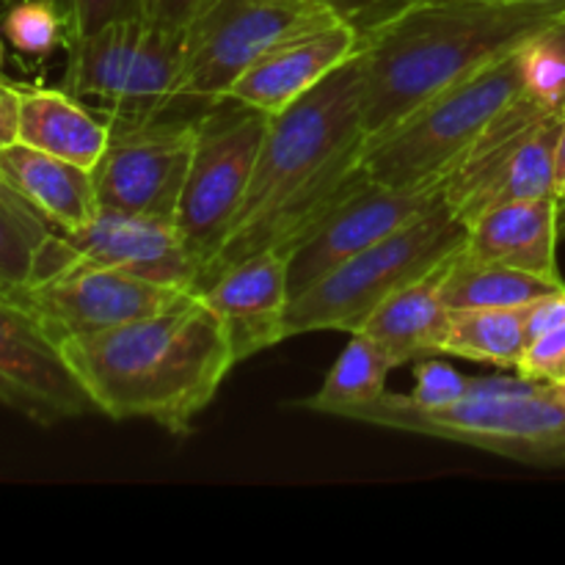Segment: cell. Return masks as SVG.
<instances>
[{"instance_id":"4316f807","label":"cell","mask_w":565,"mask_h":565,"mask_svg":"<svg viewBox=\"0 0 565 565\" xmlns=\"http://www.w3.org/2000/svg\"><path fill=\"white\" fill-rule=\"evenodd\" d=\"M527 86L552 108L565 105V11L527 42Z\"/></svg>"},{"instance_id":"e575fe53","label":"cell","mask_w":565,"mask_h":565,"mask_svg":"<svg viewBox=\"0 0 565 565\" xmlns=\"http://www.w3.org/2000/svg\"><path fill=\"white\" fill-rule=\"evenodd\" d=\"M480 3H535V6H565V0H480Z\"/></svg>"},{"instance_id":"3957f363","label":"cell","mask_w":565,"mask_h":565,"mask_svg":"<svg viewBox=\"0 0 565 565\" xmlns=\"http://www.w3.org/2000/svg\"><path fill=\"white\" fill-rule=\"evenodd\" d=\"M565 6L403 0L362 31V125L381 136L414 108L533 42Z\"/></svg>"},{"instance_id":"4fadbf2b","label":"cell","mask_w":565,"mask_h":565,"mask_svg":"<svg viewBox=\"0 0 565 565\" xmlns=\"http://www.w3.org/2000/svg\"><path fill=\"white\" fill-rule=\"evenodd\" d=\"M441 199V185L397 191L367 180L287 257L290 292H303L337 265L348 263L359 252L428 213Z\"/></svg>"},{"instance_id":"ffe728a7","label":"cell","mask_w":565,"mask_h":565,"mask_svg":"<svg viewBox=\"0 0 565 565\" xmlns=\"http://www.w3.org/2000/svg\"><path fill=\"white\" fill-rule=\"evenodd\" d=\"M445 265L441 263L423 279L401 287L359 329L373 337L395 359L397 367L445 353L450 331V307L441 292Z\"/></svg>"},{"instance_id":"5b68a950","label":"cell","mask_w":565,"mask_h":565,"mask_svg":"<svg viewBox=\"0 0 565 565\" xmlns=\"http://www.w3.org/2000/svg\"><path fill=\"white\" fill-rule=\"evenodd\" d=\"M527 81L524 44L447 86L381 136L367 138L364 174L397 191L441 185L522 97Z\"/></svg>"},{"instance_id":"836d02e7","label":"cell","mask_w":565,"mask_h":565,"mask_svg":"<svg viewBox=\"0 0 565 565\" xmlns=\"http://www.w3.org/2000/svg\"><path fill=\"white\" fill-rule=\"evenodd\" d=\"M555 199L565 202V105L561 108V130H557L555 147Z\"/></svg>"},{"instance_id":"603a6c76","label":"cell","mask_w":565,"mask_h":565,"mask_svg":"<svg viewBox=\"0 0 565 565\" xmlns=\"http://www.w3.org/2000/svg\"><path fill=\"white\" fill-rule=\"evenodd\" d=\"M392 370H397L395 359L373 337L364 331H351V340L326 375L323 386L312 397L296 401V406L303 412L342 417L348 408L384 395Z\"/></svg>"},{"instance_id":"74e56055","label":"cell","mask_w":565,"mask_h":565,"mask_svg":"<svg viewBox=\"0 0 565 565\" xmlns=\"http://www.w3.org/2000/svg\"><path fill=\"white\" fill-rule=\"evenodd\" d=\"M326 3H334V6H340L342 0H326ZM340 9H342V6H340Z\"/></svg>"},{"instance_id":"f546056e","label":"cell","mask_w":565,"mask_h":565,"mask_svg":"<svg viewBox=\"0 0 565 565\" xmlns=\"http://www.w3.org/2000/svg\"><path fill=\"white\" fill-rule=\"evenodd\" d=\"M565 359V323L550 331H541L524 348L516 364V373L524 379H550Z\"/></svg>"},{"instance_id":"52a82bcc","label":"cell","mask_w":565,"mask_h":565,"mask_svg":"<svg viewBox=\"0 0 565 565\" xmlns=\"http://www.w3.org/2000/svg\"><path fill=\"white\" fill-rule=\"evenodd\" d=\"M185 31L154 25L147 17L119 20L66 44L64 92L97 99L105 116L143 119L182 103Z\"/></svg>"},{"instance_id":"1f68e13d","label":"cell","mask_w":565,"mask_h":565,"mask_svg":"<svg viewBox=\"0 0 565 565\" xmlns=\"http://www.w3.org/2000/svg\"><path fill=\"white\" fill-rule=\"evenodd\" d=\"M0 406H6V408H11V412L22 414V417H28L31 423H36V425H50L44 408L39 406V403L33 401L31 395H25L20 386L11 384V381L6 379L3 373H0Z\"/></svg>"},{"instance_id":"7402d4cb","label":"cell","mask_w":565,"mask_h":565,"mask_svg":"<svg viewBox=\"0 0 565 565\" xmlns=\"http://www.w3.org/2000/svg\"><path fill=\"white\" fill-rule=\"evenodd\" d=\"M565 281H552L527 270L497 263H480L463 254H452L441 276V292L450 309L472 307H527L539 298L563 290Z\"/></svg>"},{"instance_id":"d6986e66","label":"cell","mask_w":565,"mask_h":565,"mask_svg":"<svg viewBox=\"0 0 565 565\" xmlns=\"http://www.w3.org/2000/svg\"><path fill=\"white\" fill-rule=\"evenodd\" d=\"M0 182L20 193L55 230H77L99 210L92 169L22 141L0 147Z\"/></svg>"},{"instance_id":"6da1fadb","label":"cell","mask_w":565,"mask_h":565,"mask_svg":"<svg viewBox=\"0 0 565 565\" xmlns=\"http://www.w3.org/2000/svg\"><path fill=\"white\" fill-rule=\"evenodd\" d=\"M364 143L362 58L356 50L307 97L270 116L246 202L224 246L204 268L199 290L254 254L290 257L370 180L362 169Z\"/></svg>"},{"instance_id":"7c38bea8","label":"cell","mask_w":565,"mask_h":565,"mask_svg":"<svg viewBox=\"0 0 565 565\" xmlns=\"http://www.w3.org/2000/svg\"><path fill=\"white\" fill-rule=\"evenodd\" d=\"M182 296L185 290L72 257L64 270L28 287L20 301L42 320L55 345H61L70 337L97 334L147 318L171 307Z\"/></svg>"},{"instance_id":"d590c367","label":"cell","mask_w":565,"mask_h":565,"mask_svg":"<svg viewBox=\"0 0 565 565\" xmlns=\"http://www.w3.org/2000/svg\"><path fill=\"white\" fill-rule=\"evenodd\" d=\"M550 381H557V384H563V386H565V359H563L561 364H557L555 373L550 375Z\"/></svg>"},{"instance_id":"8d00e7d4","label":"cell","mask_w":565,"mask_h":565,"mask_svg":"<svg viewBox=\"0 0 565 565\" xmlns=\"http://www.w3.org/2000/svg\"><path fill=\"white\" fill-rule=\"evenodd\" d=\"M557 230H561V237H565V202L561 204V215H557Z\"/></svg>"},{"instance_id":"8992f818","label":"cell","mask_w":565,"mask_h":565,"mask_svg":"<svg viewBox=\"0 0 565 565\" xmlns=\"http://www.w3.org/2000/svg\"><path fill=\"white\" fill-rule=\"evenodd\" d=\"M463 243L467 224L441 199L412 224L373 243L292 296L287 309V340L309 331H359L386 298L439 268L461 252Z\"/></svg>"},{"instance_id":"484cf974","label":"cell","mask_w":565,"mask_h":565,"mask_svg":"<svg viewBox=\"0 0 565 565\" xmlns=\"http://www.w3.org/2000/svg\"><path fill=\"white\" fill-rule=\"evenodd\" d=\"M3 31L11 47L36 58L70 42V28L58 0H20L6 14Z\"/></svg>"},{"instance_id":"cb8c5ba5","label":"cell","mask_w":565,"mask_h":565,"mask_svg":"<svg viewBox=\"0 0 565 565\" xmlns=\"http://www.w3.org/2000/svg\"><path fill=\"white\" fill-rule=\"evenodd\" d=\"M535 303V301H533ZM472 307L450 309L445 353L469 362L516 370L530 342V307Z\"/></svg>"},{"instance_id":"8fae6325","label":"cell","mask_w":565,"mask_h":565,"mask_svg":"<svg viewBox=\"0 0 565 565\" xmlns=\"http://www.w3.org/2000/svg\"><path fill=\"white\" fill-rule=\"evenodd\" d=\"M561 108L524 88L472 154L441 182L445 202L463 224L491 207L555 196Z\"/></svg>"},{"instance_id":"d4e9b609","label":"cell","mask_w":565,"mask_h":565,"mask_svg":"<svg viewBox=\"0 0 565 565\" xmlns=\"http://www.w3.org/2000/svg\"><path fill=\"white\" fill-rule=\"evenodd\" d=\"M55 226L0 182V292L20 298L31 285L39 248Z\"/></svg>"},{"instance_id":"d6a6232c","label":"cell","mask_w":565,"mask_h":565,"mask_svg":"<svg viewBox=\"0 0 565 565\" xmlns=\"http://www.w3.org/2000/svg\"><path fill=\"white\" fill-rule=\"evenodd\" d=\"M20 132V88L0 81V147L17 141Z\"/></svg>"},{"instance_id":"9c48e42d","label":"cell","mask_w":565,"mask_h":565,"mask_svg":"<svg viewBox=\"0 0 565 565\" xmlns=\"http://www.w3.org/2000/svg\"><path fill=\"white\" fill-rule=\"evenodd\" d=\"M348 17L326 0H210L185 28L182 97H226L237 77L290 39Z\"/></svg>"},{"instance_id":"277c9868","label":"cell","mask_w":565,"mask_h":565,"mask_svg":"<svg viewBox=\"0 0 565 565\" xmlns=\"http://www.w3.org/2000/svg\"><path fill=\"white\" fill-rule=\"evenodd\" d=\"M342 419L478 447L527 467L565 469V386L550 379L519 373L469 379L461 401L441 408L384 392L348 408Z\"/></svg>"},{"instance_id":"44dd1931","label":"cell","mask_w":565,"mask_h":565,"mask_svg":"<svg viewBox=\"0 0 565 565\" xmlns=\"http://www.w3.org/2000/svg\"><path fill=\"white\" fill-rule=\"evenodd\" d=\"M17 141L70 163L94 169L110 141L105 116H94L70 92L28 88L20 92V132Z\"/></svg>"},{"instance_id":"5bb4252c","label":"cell","mask_w":565,"mask_h":565,"mask_svg":"<svg viewBox=\"0 0 565 565\" xmlns=\"http://www.w3.org/2000/svg\"><path fill=\"white\" fill-rule=\"evenodd\" d=\"M58 232L83 263L125 270L174 290H199L202 265L185 246L174 221L99 207L88 224Z\"/></svg>"},{"instance_id":"ac0fdd59","label":"cell","mask_w":565,"mask_h":565,"mask_svg":"<svg viewBox=\"0 0 565 565\" xmlns=\"http://www.w3.org/2000/svg\"><path fill=\"white\" fill-rule=\"evenodd\" d=\"M557 215L561 202L555 196L524 199L500 204L475 215L467 224L463 254L480 263L508 265L544 279L563 281L557 268Z\"/></svg>"},{"instance_id":"ba28073f","label":"cell","mask_w":565,"mask_h":565,"mask_svg":"<svg viewBox=\"0 0 565 565\" xmlns=\"http://www.w3.org/2000/svg\"><path fill=\"white\" fill-rule=\"evenodd\" d=\"M268 125V114L232 97L210 103L199 119L174 224L202 265V274L224 246L246 202Z\"/></svg>"},{"instance_id":"9a60e30c","label":"cell","mask_w":565,"mask_h":565,"mask_svg":"<svg viewBox=\"0 0 565 565\" xmlns=\"http://www.w3.org/2000/svg\"><path fill=\"white\" fill-rule=\"evenodd\" d=\"M230 334L237 364L287 340L290 274L287 257L263 252L232 265L199 290Z\"/></svg>"},{"instance_id":"4dcf8cb0","label":"cell","mask_w":565,"mask_h":565,"mask_svg":"<svg viewBox=\"0 0 565 565\" xmlns=\"http://www.w3.org/2000/svg\"><path fill=\"white\" fill-rule=\"evenodd\" d=\"M210 0H147V20L171 31H185L188 22Z\"/></svg>"},{"instance_id":"e0dca14e","label":"cell","mask_w":565,"mask_h":565,"mask_svg":"<svg viewBox=\"0 0 565 565\" xmlns=\"http://www.w3.org/2000/svg\"><path fill=\"white\" fill-rule=\"evenodd\" d=\"M0 373L44 408L50 425L97 412L42 320L6 292H0Z\"/></svg>"},{"instance_id":"2e32d148","label":"cell","mask_w":565,"mask_h":565,"mask_svg":"<svg viewBox=\"0 0 565 565\" xmlns=\"http://www.w3.org/2000/svg\"><path fill=\"white\" fill-rule=\"evenodd\" d=\"M359 44H362V31L353 25L351 17H342L331 25L309 31L270 50L252 70L237 77L226 97L276 116L307 97L345 61H351Z\"/></svg>"},{"instance_id":"f1b7e54d","label":"cell","mask_w":565,"mask_h":565,"mask_svg":"<svg viewBox=\"0 0 565 565\" xmlns=\"http://www.w3.org/2000/svg\"><path fill=\"white\" fill-rule=\"evenodd\" d=\"M469 386V375H461L458 370L447 367L439 359H417V367H414V403L425 408H441L450 406V403L461 401L463 392Z\"/></svg>"},{"instance_id":"83f0119b","label":"cell","mask_w":565,"mask_h":565,"mask_svg":"<svg viewBox=\"0 0 565 565\" xmlns=\"http://www.w3.org/2000/svg\"><path fill=\"white\" fill-rule=\"evenodd\" d=\"M58 3L70 28V42L92 36L110 22L147 17V0H58Z\"/></svg>"},{"instance_id":"30bf717a","label":"cell","mask_w":565,"mask_h":565,"mask_svg":"<svg viewBox=\"0 0 565 565\" xmlns=\"http://www.w3.org/2000/svg\"><path fill=\"white\" fill-rule=\"evenodd\" d=\"M207 105L204 99H182L143 119L103 114L110 141L92 169L99 207L174 221Z\"/></svg>"},{"instance_id":"7a4b0ae2","label":"cell","mask_w":565,"mask_h":565,"mask_svg":"<svg viewBox=\"0 0 565 565\" xmlns=\"http://www.w3.org/2000/svg\"><path fill=\"white\" fill-rule=\"evenodd\" d=\"M77 384L99 414L147 419L171 436H188L235 367L218 315L185 292L147 318L58 345Z\"/></svg>"}]
</instances>
